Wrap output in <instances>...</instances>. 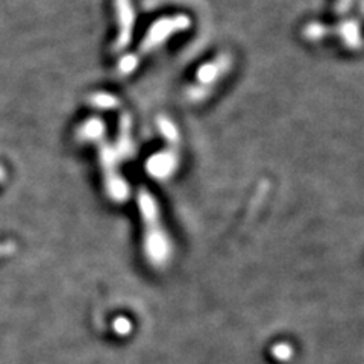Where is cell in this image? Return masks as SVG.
<instances>
[{
  "instance_id": "obj_1",
  "label": "cell",
  "mask_w": 364,
  "mask_h": 364,
  "mask_svg": "<svg viewBox=\"0 0 364 364\" xmlns=\"http://www.w3.org/2000/svg\"><path fill=\"white\" fill-rule=\"evenodd\" d=\"M139 205H140V211L146 226L144 240H146L147 254H149V257L154 258L155 261L163 259L168 249L166 232L161 222H159V213L155 205V200L151 196V193L146 191L144 188L139 191Z\"/></svg>"
}]
</instances>
